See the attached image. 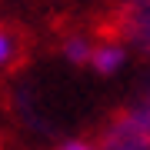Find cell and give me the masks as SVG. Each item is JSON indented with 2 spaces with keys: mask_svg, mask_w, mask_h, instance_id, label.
Returning <instances> with one entry per match:
<instances>
[{
  "mask_svg": "<svg viewBox=\"0 0 150 150\" xmlns=\"http://www.w3.org/2000/svg\"><path fill=\"white\" fill-rule=\"evenodd\" d=\"M100 150H150V80L100 130Z\"/></svg>",
  "mask_w": 150,
  "mask_h": 150,
  "instance_id": "6da1fadb",
  "label": "cell"
},
{
  "mask_svg": "<svg viewBox=\"0 0 150 150\" xmlns=\"http://www.w3.org/2000/svg\"><path fill=\"white\" fill-rule=\"evenodd\" d=\"M110 37H117L127 50L150 57V0H120Z\"/></svg>",
  "mask_w": 150,
  "mask_h": 150,
  "instance_id": "7a4b0ae2",
  "label": "cell"
},
{
  "mask_svg": "<svg viewBox=\"0 0 150 150\" xmlns=\"http://www.w3.org/2000/svg\"><path fill=\"white\" fill-rule=\"evenodd\" d=\"M127 60H130V50L123 47V43L117 37H103V40H93V50H90V67L93 74H100V77H113V74H120L123 67H127Z\"/></svg>",
  "mask_w": 150,
  "mask_h": 150,
  "instance_id": "3957f363",
  "label": "cell"
},
{
  "mask_svg": "<svg viewBox=\"0 0 150 150\" xmlns=\"http://www.w3.org/2000/svg\"><path fill=\"white\" fill-rule=\"evenodd\" d=\"M90 50H93V37L83 33V30H74V33H67V37L60 40V54H64V60L74 64V67H87L90 64Z\"/></svg>",
  "mask_w": 150,
  "mask_h": 150,
  "instance_id": "277c9868",
  "label": "cell"
},
{
  "mask_svg": "<svg viewBox=\"0 0 150 150\" xmlns=\"http://www.w3.org/2000/svg\"><path fill=\"white\" fill-rule=\"evenodd\" d=\"M17 54H20V47H17V37L4 27V23H0V70L10 67L13 60H17Z\"/></svg>",
  "mask_w": 150,
  "mask_h": 150,
  "instance_id": "5b68a950",
  "label": "cell"
},
{
  "mask_svg": "<svg viewBox=\"0 0 150 150\" xmlns=\"http://www.w3.org/2000/svg\"><path fill=\"white\" fill-rule=\"evenodd\" d=\"M57 150H100V147L90 144V140H67V144H60Z\"/></svg>",
  "mask_w": 150,
  "mask_h": 150,
  "instance_id": "8992f818",
  "label": "cell"
}]
</instances>
